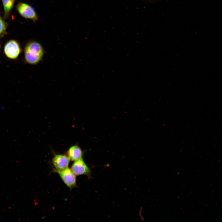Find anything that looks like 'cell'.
<instances>
[{
  "instance_id": "6da1fadb",
  "label": "cell",
  "mask_w": 222,
  "mask_h": 222,
  "mask_svg": "<svg viewBox=\"0 0 222 222\" xmlns=\"http://www.w3.org/2000/svg\"><path fill=\"white\" fill-rule=\"evenodd\" d=\"M45 51L41 44L35 41L28 42L24 49V58L28 64L36 65L42 60Z\"/></svg>"
},
{
  "instance_id": "7a4b0ae2",
  "label": "cell",
  "mask_w": 222,
  "mask_h": 222,
  "mask_svg": "<svg viewBox=\"0 0 222 222\" xmlns=\"http://www.w3.org/2000/svg\"><path fill=\"white\" fill-rule=\"evenodd\" d=\"M19 14L23 17L32 20L35 22L38 19V16L34 8L29 5L20 2L16 6Z\"/></svg>"
},
{
  "instance_id": "3957f363",
  "label": "cell",
  "mask_w": 222,
  "mask_h": 222,
  "mask_svg": "<svg viewBox=\"0 0 222 222\" xmlns=\"http://www.w3.org/2000/svg\"><path fill=\"white\" fill-rule=\"evenodd\" d=\"M55 171L59 174L64 182L70 189L76 187V175L71 169L67 167L62 170L55 169Z\"/></svg>"
},
{
  "instance_id": "277c9868",
  "label": "cell",
  "mask_w": 222,
  "mask_h": 222,
  "mask_svg": "<svg viewBox=\"0 0 222 222\" xmlns=\"http://www.w3.org/2000/svg\"><path fill=\"white\" fill-rule=\"evenodd\" d=\"M4 52L9 58L15 59L17 58L21 52L19 45L16 41L13 40L8 41L4 47Z\"/></svg>"
},
{
  "instance_id": "5b68a950",
  "label": "cell",
  "mask_w": 222,
  "mask_h": 222,
  "mask_svg": "<svg viewBox=\"0 0 222 222\" xmlns=\"http://www.w3.org/2000/svg\"><path fill=\"white\" fill-rule=\"evenodd\" d=\"M71 169L76 175H85L88 177L90 175V170L82 158L75 161Z\"/></svg>"
},
{
  "instance_id": "8992f818",
  "label": "cell",
  "mask_w": 222,
  "mask_h": 222,
  "mask_svg": "<svg viewBox=\"0 0 222 222\" xmlns=\"http://www.w3.org/2000/svg\"><path fill=\"white\" fill-rule=\"evenodd\" d=\"M70 160L68 157L64 155H55L52 159V163L55 170H62L67 167Z\"/></svg>"
},
{
  "instance_id": "52a82bcc",
  "label": "cell",
  "mask_w": 222,
  "mask_h": 222,
  "mask_svg": "<svg viewBox=\"0 0 222 222\" xmlns=\"http://www.w3.org/2000/svg\"><path fill=\"white\" fill-rule=\"evenodd\" d=\"M68 154L70 160L75 161L82 158V152L81 149L78 146H74L69 148Z\"/></svg>"
},
{
  "instance_id": "ba28073f",
  "label": "cell",
  "mask_w": 222,
  "mask_h": 222,
  "mask_svg": "<svg viewBox=\"0 0 222 222\" xmlns=\"http://www.w3.org/2000/svg\"><path fill=\"white\" fill-rule=\"evenodd\" d=\"M3 5L4 19L8 18L13 8L15 0H2Z\"/></svg>"
},
{
  "instance_id": "9c48e42d",
  "label": "cell",
  "mask_w": 222,
  "mask_h": 222,
  "mask_svg": "<svg viewBox=\"0 0 222 222\" xmlns=\"http://www.w3.org/2000/svg\"><path fill=\"white\" fill-rule=\"evenodd\" d=\"M7 24L0 14V37L4 36L6 33Z\"/></svg>"
},
{
  "instance_id": "30bf717a",
  "label": "cell",
  "mask_w": 222,
  "mask_h": 222,
  "mask_svg": "<svg viewBox=\"0 0 222 222\" xmlns=\"http://www.w3.org/2000/svg\"><path fill=\"white\" fill-rule=\"evenodd\" d=\"M0 48H1V45H0Z\"/></svg>"
}]
</instances>
